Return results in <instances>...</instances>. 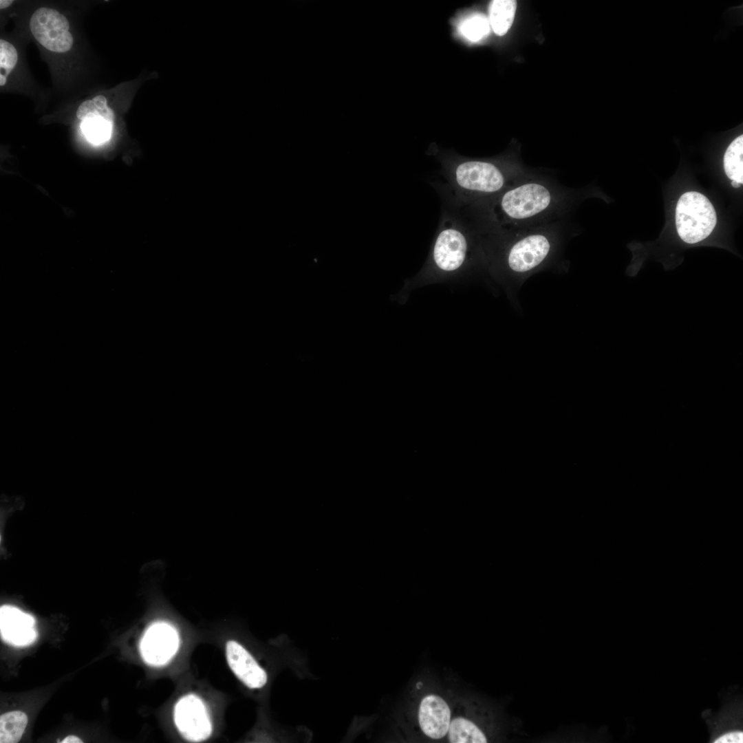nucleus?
<instances>
[{"label": "nucleus", "instance_id": "obj_1", "mask_svg": "<svg viewBox=\"0 0 743 743\" xmlns=\"http://www.w3.org/2000/svg\"><path fill=\"white\" fill-rule=\"evenodd\" d=\"M577 196L575 189L533 171L487 205L488 218L505 232L524 230L567 219Z\"/></svg>", "mask_w": 743, "mask_h": 743}, {"label": "nucleus", "instance_id": "obj_2", "mask_svg": "<svg viewBox=\"0 0 743 743\" xmlns=\"http://www.w3.org/2000/svg\"><path fill=\"white\" fill-rule=\"evenodd\" d=\"M571 224L567 219L513 232L504 254L508 270L517 276L535 272L548 263L559 248Z\"/></svg>", "mask_w": 743, "mask_h": 743}, {"label": "nucleus", "instance_id": "obj_3", "mask_svg": "<svg viewBox=\"0 0 743 743\" xmlns=\"http://www.w3.org/2000/svg\"><path fill=\"white\" fill-rule=\"evenodd\" d=\"M533 171L519 162L470 160L452 169L455 188L466 197L490 204L505 189Z\"/></svg>", "mask_w": 743, "mask_h": 743}, {"label": "nucleus", "instance_id": "obj_4", "mask_svg": "<svg viewBox=\"0 0 743 743\" xmlns=\"http://www.w3.org/2000/svg\"><path fill=\"white\" fill-rule=\"evenodd\" d=\"M717 223L715 208L706 196L689 191L679 198L676 208V226L684 242L694 244L707 238Z\"/></svg>", "mask_w": 743, "mask_h": 743}, {"label": "nucleus", "instance_id": "obj_5", "mask_svg": "<svg viewBox=\"0 0 743 743\" xmlns=\"http://www.w3.org/2000/svg\"><path fill=\"white\" fill-rule=\"evenodd\" d=\"M30 28L36 40L50 51L65 52L72 47L69 21L54 8L37 9L30 18Z\"/></svg>", "mask_w": 743, "mask_h": 743}, {"label": "nucleus", "instance_id": "obj_6", "mask_svg": "<svg viewBox=\"0 0 743 743\" xmlns=\"http://www.w3.org/2000/svg\"><path fill=\"white\" fill-rule=\"evenodd\" d=\"M174 721L181 735L188 741L202 742L211 735L212 724L206 708L195 695L184 696L177 702Z\"/></svg>", "mask_w": 743, "mask_h": 743}, {"label": "nucleus", "instance_id": "obj_7", "mask_svg": "<svg viewBox=\"0 0 743 743\" xmlns=\"http://www.w3.org/2000/svg\"><path fill=\"white\" fill-rule=\"evenodd\" d=\"M178 647L179 637L175 629L165 622H155L144 634L140 649L145 663L160 667L170 661Z\"/></svg>", "mask_w": 743, "mask_h": 743}, {"label": "nucleus", "instance_id": "obj_8", "mask_svg": "<svg viewBox=\"0 0 743 743\" xmlns=\"http://www.w3.org/2000/svg\"><path fill=\"white\" fill-rule=\"evenodd\" d=\"M438 234L432 257L435 266L444 272H453L462 266L469 251V239L455 224H448Z\"/></svg>", "mask_w": 743, "mask_h": 743}, {"label": "nucleus", "instance_id": "obj_9", "mask_svg": "<svg viewBox=\"0 0 743 743\" xmlns=\"http://www.w3.org/2000/svg\"><path fill=\"white\" fill-rule=\"evenodd\" d=\"M34 616L19 608L3 605L0 607V632L3 641L14 647H26L37 638Z\"/></svg>", "mask_w": 743, "mask_h": 743}, {"label": "nucleus", "instance_id": "obj_10", "mask_svg": "<svg viewBox=\"0 0 743 743\" xmlns=\"http://www.w3.org/2000/svg\"><path fill=\"white\" fill-rule=\"evenodd\" d=\"M451 712L447 702L440 696L428 694L421 700L418 712V724L429 738L440 740L447 735Z\"/></svg>", "mask_w": 743, "mask_h": 743}, {"label": "nucleus", "instance_id": "obj_11", "mask_svg": "<svg viewBox=\"0 0 743 743\" xmlns=\"http://www.w3.org/2000/svg\"><path fill=\"white\" fill-rule=\"evenodd\" d=\"M228 665L235 676L248 687L258 689L267 682L266 671L240 644L229 640L226 645Z\"/></svg>", "mask_w": 743, "mask_h": 743}, {"label": "nucleus", "instance_id": "obj_12", "mask_svg": "<svg viewBox=\"0 0 743 743\" xmlns=\"http://www.w3.org/2000/svg\"><path fill=\"white\" fill-rule=\"evenodd\" d=\"M448 741L451 743H482L488 738L482 729L473 721L462 716L451 719L447 733Z\"/></svg>", "mask_w": 743, "mask_h": 743}, {"label": "nucleus", "instance_id": "obj_13", "mask_svg": "<svg viewBox=\"0 0 743 743\" xmlns=\"http://www.w3.org/2000/svg\"><path fill=\"white\" fill-rule=\"evenodd\" d=\"M515 0H494L489 8L490 23L493 32L503 36L510 28L515 15Z\"/></svg>", "mask_w": 743, "mask_h": 743}, {"label": "nucleus", "instance_id": "obj_14", "mask_svg": "<svg viewBox=\"0 0 743 743\" xmlns=\"http://www.w3.org/2000/svg\"><path fill=\"white\" fill-rule=\"evenodd\" d=\"M27 724L28 717L23 711H13L2 714L0 717V742H18Z\"/></svg>", "mask_w": 743, "mask_h": 743}, {"label": "nucleus", "instance_id": "obj_15", "mask_svg": "<svg viewBox=\"0 0 743 743\" xmlns=\"http://www.w3.org/2000/svg\"><path fill=\"white\" fill-rule=\"evenodd\" d=\"M743 136L736 138L724 155V169L727 177L740 184L743 183Z\"/></svg>", "mask_w": 743, "mask_h": 743}, {"label": "nucleus", "instance_id": "obj_16", "mask_svg": "<svg viewBox=\"0 0 743 743\" xmlns=\"http://www.w3.org/2000/svg\"><path fill=\"white\" fill-rule=\"evenodd\" d=\"M76 116L81 121L101 117L115 123L116 115L107 105V100L103 95H98L91 100L83 102L76 110Z\"/></svg>", "mask_w": 743, "mask_h": 743}, {"label": "nucleus", "instance_id": "obj_17", "mask_svg": "<svg viewBox=\"0 0 743 743\" xmlns=\"http://www.w3.org/2000/svg\"><path fill=\"white\" fill-rule=\"evenodd\" d=\"M114 123L98 117L81 121L80 129L86 138L94 144H100L111 136Z\"/></svg>", "mask_w": 743, "mask_h": 743}, {"label": "nucleus", "instance_id": "obj_18", "mask_svg": "<svg viewBox=\"0 0 743 743\" xmlns=\"http://www.w3.org/2000/svg\"><path fill=\"white\" fill-rule=\"evenodd\" d=\"M459 31L466 39L477 42L489 33V22L485 16L475 14L460 23Z\"/></svg>", "mask_w": 743, "mask_h": 743}, {"label": "nucleus", "instance_id": "obj_19", "mask_svg": "<svg viewBox=\"0 0 743 743\" xmlns=\"http://www.w3.org/2000/svg\"><path fill=\"white\" fill-rule=\"evenodd\" d=\"M18 61L16 48L8 41L0 40V75L8 76Z\"/></svg>", "mask_w": 743, "mask_h": 743}, {"label": "nucleus", "instance_id": "obj_20", "mask_svg": "<svg viewBox=\"0 0 743 743\" xmlns=\"http://www.w3.org/2000/svg\"><path fill=\"white\" fill-rule=\"evenodd\" d=\"M743 742L742 731L737 730L720 735L714 739L713 742L740 743Z\"/></svg>", "mask_w": 743, "mask_h": 743}, {"label": "nucleus", "instance_id": "obj_21", "mask_svg": "<svg viewBox=\"0 0 743 743\" xmlns=\"http://www.w3.org/2000/svg\"><path fill=\"white\" fill-rule=\"evenodd\" d=\"M61 742L62 743H79L83 741L77 736L70 735L65 737Z\"/></svg>", "mask_w": 743, "mask_h": 743}, {"label": "nucleus", "instance_id": "obj_22", "mask_svg": "<svg viewBox=\"0 0 743 743\" xmlns=\"http://www.w3.org/2000/svg\"><path fill=\"white\" fill-rule=\"evenodd\" d=\"M13 3L12 0H1L0 9L3 10L10 6Z\"/></svg>", "mask_w": 743, "mask_h": 743}, {"label": "nucleus", "instance_id": "obj_23", "mask_svg": "<svg viewBox=\"0 0 743 743\" xmlns=\"http://www.w3.org/2000/svg\"><path fill=\"white\" fill-rule=\"evenodd\" d=\"M7 82V77L3 75H0V86L3 87Z\"/></svg>", "mask_w": 743, "mask_h": 743}, {"label": "nucleus", "instance_id": "obj_24", "mask_svg": "<svg viewBox=\"0 0 743 743\" xmlns=\"http://www.w3.org/2000/svg\"><path fill=\"white\" fill-rule=\"evenodd\" d=\"M731 184L734 188H739L741 186L740 183L735 181H732Z\"/></svg>", "mask_w": 743, "mask_h": 743}]
</instances>
